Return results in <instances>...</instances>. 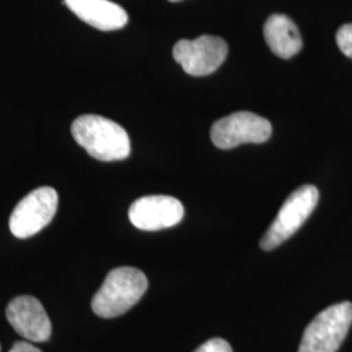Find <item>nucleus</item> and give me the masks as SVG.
I'll return each mask as SVG.
<instances>
[{"label": "nucleus", "mask_w": 352, "mask_h": 352, "mask_svg": "<svg viewBox=\"0 0 352 352\" xmlns=\"http://www.w3.org/2000/svg\"><path fill=\"white\" fill-rule=\"evenodd\" d=\"M10 352H42L29 342H16Z\"/></svg>", "instance_id": "nucleus-14"}, {"label": "nucleus", "mask_w": 352, "mask_h": 352, "mask_svg": "<svg viewBox=\"0 0 352 352\" xmlns=\"http://www.w3.org/2000/svg\"><path fill=\"white\" fill-rule=\"evenodd\" d=\"M128 217L139 230L158 231L177 225L184 217V208L171 196H145L131 205Z\"/></svg>", "instance_id": "nucleus-8"}, {"label": "nucleus", "mask_w": 352, "mask_h": 352, "mask_svg": "<svg viewBox=\"0 0 352 352\" xmlns=\"http://www.w3.org/2000/svg\"><path fill=\"white\" fill-rule=\"evenodd\" d=\"M337 43L340 51L352 59V24H344L337 32Z\"/></svg>", "instance_id": "nucleus-12"}, {"label": "nucleus", "mask_w": 352, "mask_h": 352, "mask_svg": "<svg viewBox=\"0 0 352 352\" xmlns=\"http://www.w3.org/2000/svg\"><path fill=\"white\" fill-rule=\"evenodd\" d=\"M148 278L136 267L113 269L93 296L91 309L102 318L124 315L140 302L148 289Z\"/></svg>", "instance_id": "nucleus-2"}, {"label": "nucleus", "mask_w": 352, "mask_h": 352, "mask_svg": "<svg viewBox=\"0 0 352 352\" xmlns=\"http://www.w3.org/2000/svg\"><path fill=\"white\" fill-rule=\"evenodd\" d=\"M352 324V302L334 304L316 316L302 334L298 352H337Z\"/></svg>", "instance_id": "nucleus-3"}, {"label": "nucleus", "mask_w": 352, "mask_h": 352, "mask_svg": "<svg viewBox=\"0 0 352 352\" xmlns=\"http://www.w3.org/2000/svg\"><path fill=\"white\" fill-rule=\"evenodd\" d=\"M264 37L269 49L279 58L289 59L302 49L300 32L286 14H272L264 26Z\"/></svg>", "instance_id": "nucleus-11"}, {"label": "nucleus", "mask_w": 352, "mask_h": 352, "mask_svg": "<svg viewBox=\"0 0 352 352\" xmlns=\"http://www.w3.org/2000/svg\"><path fill=\"white\" fill-rule=\"evenodd\" d=\"M317 202L318 189L315 186L305 184L294 190L280 206L277 218L265 232L260 247L264 251H273L289 239L314 213Z\"/></svg>", "instance_id": "nucleus-4"}, {"label": "nucleus", "mask_w": 352, "mask_h": 352, "mask_svg": "<svg viewBox=\"0 0 352 352\" xmlns=\"http://www.w3.org/2000/svg\"><path fill=\"white\" fill-rule=\"evenodd\" d=\"M58 200L56 190L51 187H41L26 195L11 214V232L20 239H26L38 234L55 217Z\"/></svg>", "instance_id": "nucleus-6"}, {"label": "nucleus", "mask_w": 352, "mask_h": 352, "mask_svg": "<svg viewBox=\"0 0 352 352\" xmlns=\"http://www.w3.org/2000/svg\"><path fill=\"white\" fill-rule=\"evenodd\" d=\"M7 320L17 334L30 342L51 337V321L43 305L33 296H17L7 307Z\"/></svg>", "instance_id": "nucleus-9"}, {"label": "nucleus", "mask_w": 352, "mask_h": 352, "mask_svg": "<svg viewBox=\"0 0 352 352\" xmlns=\"http://www.w3.org/2000/svg\"><path fill=\"white\" fill-rule=\"evenodd\" d=\"M226 41L215 36H201L196 39H180L176 42L173 55L186 74L195 77L215 72L226 60Z\"/></svg>", "instance_id": "nucleus-7"}, {"label": "nucleus", "mask_w": 352, "mask_h": 352, "mask_svg": "<svg viewBox=\"0 0 352 352\" xmlns=\"http://www.w3.org/2000/svg\"><path fill=\"white\" fill-rule=\"evenodd\" d=\"M195 352H232L230 343L221 338L206 340Z\"/></svg>", "instance_id": "nucleus-13"}, {"label": "nucleus", "mask_w": 352, "mask_h": 352, "mask_svg": "<svg viewBox=\"0 0 352 352\" xmlns=\"http://www.w3.org/2000/svg\"><path fill=\"white\" fill-rule=\"evenodd\" d=\"M71 129L76 142L98 161H122L131 154V141L126 129L110 119L82 115L72 123Z\"/></svg>", "instance_id": "nucleus-1"}, {"label": "nucleus", "mask_w": 352, "mask_h": 352, "mask_svg": "<svg viewBox=\"0 0 352 352\" xmlns=\"http://www.w3.org/2000/svg\"><path fill=\"white\" fill-rule=\"evenodd\" d=\"M64 4L80 20L103 32L122 29L128 23L126 10L110 0H64Z\"/></svg>", "instance_id": "nucleus-10"}, {"label": "nucleus", "mask_w": 352, "mask_h": 352, "mask_svg": "<svg viewBox=\"0 0 352 352\" xmlns=\"http://www.w3.org/2000/svg\"><path fill=\"white\" fill-rule=\"evenodd\" d=\"M267 119L250 111H238L218 119L210 131V138L218 149H232L241 144H263L272 136Z\"/></svg>", "instance_id": "nucleus-5"}, {"label": "nucleus", "mask_w": 352, "mask_h": 352, "mask_svg": "<svg viewBox=\"0 0 352 352\" xmlns=\"http://www.w3.org/2000/svg\"><path fill=\"white\" fill-rule=\"evenodd\" d=\"M168 1H174L175 3V1H180V0H168Z\"/></svg>", "instance_id": "nucleus-15"}]
</instances>
